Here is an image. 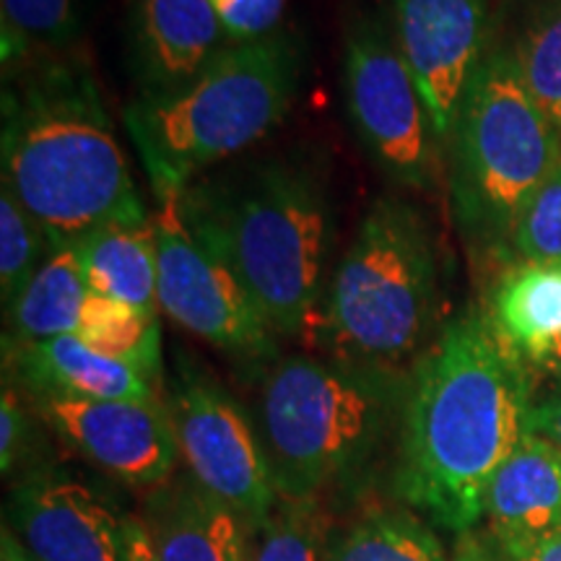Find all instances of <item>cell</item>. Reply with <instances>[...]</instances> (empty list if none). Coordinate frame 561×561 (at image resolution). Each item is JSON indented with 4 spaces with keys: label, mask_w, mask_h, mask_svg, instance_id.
<instances>
[{
    "label": "cell",
    "mask_w": 561,
    "mask_h": 561,
    "mask_svg": "<svg viewBox=\"0 0 561 561\" xmlns=\"http://www.w3.org/2000/svg\"><path fill=\"white\" fill-rule=\"evenodd\" d=\"M528 364L489 314L455 318L413 364L401 405L396 494L453 533L483 520L491 473L530 432Z\"/></svg>",
    "instance_id": "obj_1"
},
{
    "label": "cell",
    "mask_w": 561,
    "mask_h": 561,
    "mask_svg": "<svg viewBox=\"0 0 561 561\" xmlns=\"http://www.w3.org/2000/svg\"><path fill=\"white\" fill-rule=\"evenodd\" d=\"M0 153L3 187L37 219L53 250L76 248L110 224L151 219L96 79L68 55L5 76Z\"/></svg>",
    "instance_id": "obj_2"
},
{
    "label": "cell",
    "mask_w": 561,
    "mask_h": 561,
    "mask_svg": "<svg viewBox=\"0 0 561 561\" xmlns=\"http://www.w3.org/2000/svg\"><path fill=\"white\" fill-rule=\"evenodd\" d=\"M180 206L237 271L276 335L320 331L333 203L318 167L276 157L221 182H193Z\"/></svg>",
    "instance_id": "obj_3"
},
{
    "label": "cell",
    "mask_w": 561,
    "mask_h": 561,
    "mask_svg": "<svg viewBox=\"0 0 561 561\" xmlns=\"http://www.w3.org/2000/svg\"><path fill=\"white\" fill-rule=\"evenodd\" d=\"M299 76L297 42L271 34L224 47L174 94H138L125 107V128L157 198L180 195L203 170L250 149L284 123Z\"/></svg>",
    "instance_id": "obj_4"
},
{
    "label": "cell",
    "mask_w": 561,
    "mask_h": 561,
    "mask_svg": "<svg viewBox=\"0 0 561 561\" xmlns=\"http://www.w3.org/2000/svg\"><path fill=\"white\" fill-rule=\"evenodd\" d=\"M322 305L331 359L392 377L416 364L439 312L437 250L419 208L396 195L371 203Z\"/></svg>",
    "instance_id": "obj_5"
},
{
    "label": "cell",
    "mask_w": 561,
    "mask_h": 561,
    "mask_svg": "<svg viewBox=\"0 0 561 561\" xmlns=\"http://www.w3.org/2000/svg\"><path fill=\"white\" fill-rule=\"evenodd\" d=\"M409 377L335 359L286 356L265 371L257 434L284 500H318L371 460L403 405Z\"/></svg>",
    "instance_id": "obj_6"
},
{
    "label": "cell",
    "mask_w": 561,
    "mask_h": 561,
    "mask_svg": "<svg viewBox=\"0 0 561 561\" xmlns=\"http://www.w3.org/2000/svg\"><path fill=\"white\" fill-rule=\"evenodd\" d=\"M447 146L450 203L462 240L510 257L525 206L561 161V133L530 96L512 45L489 47Z\"/></svg>",
    "instance_id": "obj_7"
},
{
    "label": "cell",
    "mask_w": 561,
    "mask_h": 561,
    "mask_svg": "<svg viewBox=\"0 0 561 561\" xmlns=\"http://www.w3.org/2000/svg\"><path fill=\"white\" fill-rule=\"evenodd\" d=\"M343 94L351 125L371 161L405 191H437L445 140L434 128L396 34L382 21L364 16L348 26Z\"/></svg>",
    "instance_id": "obj_8"
},
{
    "label": "cell",
    "mask_w": 561,
    "mask_h": 561,
    "mask_svg": "<svg viewBox=\"0 0 561 561\" xmlns=\"http://www.w3.org/2000/svg\"><path fill=\"white\" fill-rule=\"evenodd\" d=\"M151 224L157 240L159 310L227 354L273 359L276 331L227 257L187 224L180 195L159 198Z\"/></svg>",
    "instance_id": "obj_9"
},
{
    "label": "cell",
    "mask_w": 561,
    "mask_h": 561,
    "mask_svg": "<svg viewBox=\"0 0 561 561\" xmlns=\"http://www.w3.org/2000/svg\"><path fill=\"white\" fill-rule=\"evenodd\" d=\"M164 405L191 479L255 528L278 502L257 426L219 382L198 369H182L174 377Z\"/></svg>",
    "instance_id": "obj_10"
},
{
    "label": "cell",
    "mask_w": 561,
    "mask_h": 561,
    "mask_svg": "<svg viewBox=\"0 0 561 561\" xmlns=\"http://www.w3.org/2000/svg\"><path fill=\"white\" fill-rule=\"evenodd\" d=\"M37 411L68 447L128 486H161L180 458L170 411L159 401L37 396Z\"/></svg>",
    "instance_id": "obj_11"
},
{
    "label": "cell",
    "mask_w": 561,
    "mask_h": 561,
    "mask_svg": "<svg viewBox=\"0 0 561 561\" xmlns=\"http://www.w3.org/2000/svg\"><path fill=\"white\" fill-rule=\"evenodd\" d=\"M392 34L447 144L489 53V0H392Z\"/></svg>",
    "instance_id": "obj_12"
},
{
    "label": "cell",
    "mask_w": 561,
    "mask_h": 561,
    "mask_svg": "<svg viewBox=\"0 0 561 561\" xmlns=\"http://www.w3.org/2000/svg\"><path fill=\"white\" fill-rule=\"evenodd\" d=\"M9 517L32 561H130L125 520L62 473L26 476L13 489Z\"/></svg>",
    "instance_id": "obj_13"
},
{
    "label": "cell",
    "mask_w": 561,
    "mask_h": 561,
    "mask_svg": "<svg viewBox=\"0 0 561 561\" xmlns=\"http://www.w3.org/2000/svg\"><path fill=\"white\" fill-rule=\"evenodd\" d=\"M227 37L210 0H136L133 60L144 96L185 89L219 55Z\"/></svg>",
    "instance_id": "obj_14"
},
{
    "label": "cell",
    "mask_w": 561,
    "mask_h": 561,
    "mask_svg": "<svg viewBox=\"0 0 561 561\" xmlns=\"http://www.w3.org/2000/svg\"><path fill=\"white\" fill-rule=\"evenodd\" d=\"M5 343V367L34 396L91 401H157L153 382L130 364L91 348L79 335L37 343Z\"/></svg>",
    "instance_id": "obj_15"
},
{
    "label": "cell",
    "mask_w": 561,
    "mask_h": 561,
    "mask_svg": "<svg viewBox=\"0 0 561 561\" xmlns=\"http://www.w3.org/2000/svg\"><path fill=\"white\" fill-rule=\"evenodd\" d=\"M140 523L159 561H250V523L193 479L157 486Z\"/></svg>",
    "instance_id": "obj_16"
},
{
    "label": "cell",
    "mask_w": 561,
    "mask_h": 561,
    "mask_svg": "<svg viewBox=\"0 0 561 561\" xmlns=\"http://www.w3.org/2000/svg\"><path fill=\"white\" fill-rule=\"evenodd\" d=\"M486 530L546 533L561 528V450L528 432L483 491Z\"/></svg>",
    "instance_id": "obj_17"
},
{
    "label": "cell",
    "mask_w": 561,
    "mask_h": 561,
    "mask_svg": "<svg viewBox=\"0 0 561 561\" xmlns=\"http://www.w3.org/2000/svg\"><path fill=\"white\" fill-rule=\"evenodd\" d=\"M489 322L512 354L543 369L561 351V265L512 263L491 291Z\"/></svg>",
    "instance_id": "obj_18"
},
{
    "label": "cell",
    "mask_w": 561,
    "mask_h": 561,
    "mask_svg": "<svg viewBox=\"0 0 561 561\" xmlns=\"http://www.w3.org/2000/svg\"><path fill=\"white\" fill-rule=\"evenodd\" d=\"M89 291L125 301L140 310H159V265L153 224H110L76 244Z\"/></svg>",
    "instance_id": "obj_19"
},
{
    "label": "cell",
    "mask_w": 561,
    "mask_h": 561,
    "mask_svg": "<svg viewBox=\"0 0 561 561\" xmlns=\"http://www.w3.org/2000/svg\"><path fill=\"white\" fill-rule=\"evenodd\" d=\"M89 286L76 248H55L26 289L5 307V341L37 343L76 335Z\"/></svg>",
    "instance_id": "obj_20"
},
{
    "label": "cell",
    "mask_w": 561,
    "mask_h": 561,
    "mask_svg": "<svg viewBox=\"0 0 561 561\" xmlns=\"http://www.w3.org/2000/svg\"><path fill=\"white\" fill-rule=\"evenodd\" d=\"M325 561H450V553L419 512L385 507L328 538Z\"/></svg>",
    "instance_id": "obj_21"
},
{
    "label": "cell",
    "mask_w": 561,
    "mask_h": 561,
    "mask_svg": "<svg viewBox=\"0 0 561 561\" xmlns=\"http://www.w3.org/2000/svg\"><path fill=\"white\" fill-rule=\"evenodd\" d=\"M79 37V0H0L3 76L66 55Z\"/></svg>",
    "instance_id": "obj_22"
},
{
    "label": "cell",
    "mask_w": 561,
    "mask_h": 561,
    "mask_svg": "<svg viewBox=\"0 0 561 561\" xmlns=\"http://www.w3.org/2000/svg\"><path fill=\"white\" fill-rule=\"evenodd\" d=\"M76 335L91 348L130 364L146 380L161 375L159 314L89 291Z\"/></svg>",
    "instance_id": "obj_23"
},
{
    "label": "cell",
    "mask_w": 561,
    "mask_h": 561,
    "mask_svg": "<svg viewBox=\"0 0 561 561\" xmlns=\"http://www.w3.org/2000/svg\"><path fill=\"white\" fill-rule=\"evenodd\" d=\"M512 53L530 96L561 133V0H541L533 9Z\"/></svg>",
    "instance_id": "obj_24"
},
{
    "label": "cell",
    "mask_w": 561,
    "mask_h": 561,
    "mask_svg": "<svg viewBox=\"0 0 561 561\" xmlns=\"http://www.w3.org/2000/svg\"><path fill=\"white\" fill-rule=\"evenodd\" d=\"M250 561H325V525L318 500H284L252 528Z\"/></svg>",
    "instance_id": "obj_25"
},
{
    "label": "cell",
    "mask_w": 561,
    "mask_h": 561,
    "mask_svg": "<svg viewBox=\"0 0 561 561\" xmlns=\"http://www.w3.org/2000/svg\"><path fill=\"white\" fill-rule=\"evenodd\" d=\"M50 240L37 219L0 185V299L9 307L26 289L50 252ZM53 250V248H50Z\"/></svg>",
    "instance_id": "obj_26"
},
{
    "label": "cell",
    "mask_w": 561,
    "mask_h": 561,
    "mask_svg": "<svg viewBox=\"0 0 561 561\" xmlns=\"http://www.w3.org/2000/svg\"><path fill=\"white\" fill-rule=\"evenodd\" d=\"M510 257L515 263L561 265V161L525 206Z\"/></svg>",
    "instance_id": "obj_27"
},
{
    "label": "cell",
    "mask_w": 561,
    "mask_h": 561,
    "mask_svg": "<svg viewBox=\"0 0 561 561\" xmlns=\"http://www.w3.org/2000/svg\"><path fill=\"white\" fill-rule=\"evenodd\" d=\"M231 42H252L276 34L286 0H210Z\"/></svg>",
    "instance_id": "obj_28"
},
{
    "label": "cell",
    "mask_w": 561,
    "mask_h": 561,
    "mask_svg": "<svg viewBox=\"0 0 561 561\" xmlns=\"http://www.w3.org/2000/svg\"><path fill=\"white\" fill-rule=\"evenodd\" d=\"M32 439V421L26 405L21 403L19 390L3 385V401H0V468L9 476L19 466Z\"/></svg>",
    "instance_id": "obj_29"
},
{
    "label": "cell",
    "mask_w": 561,
    "mask_h": 561,
    "mask_svg": "<svg viewBox=\"0 0 561 561\" xmlns=\"http://www.w3.org/2000/svg\"><path fill=\"white\" fill-rule=\"evenodd\" d=\"M483 533L500 561H561V528L546 533Z\"/></svg>",
    "instance_id": "obj_30"
},
{
    "label": "cell",
    "mask_w": 561,
    "mask_h": 561,
    "mask_svg": "<svg viewBox=\"0 0 561 561\" xmlns=\"http://www.w3.org/2000/svg\"><path fill=\"white\" fill-rule=\"evenodd\" d=\"M530 432L561 450V388L533 398Z\"/></svg>",
    "instance_id": "obj_31"
},
{
    "label": "cell",
    "mask_w": 561,
    "mask_h": 561,
    "mask_svg": "<svg viewBox=\"0 0 561 561\" xmlns=\"http://www.w3.org/2000/svg\"><path fill=\"white\" fill-rule=\"evenodd\" d=\"M450 561H500V557L491 549L486 533H479L473 528L458 533L450 551Z\"/></svg>",
    "instance_id": "obj_32"
},
{
    "label": "cell",
    "mask_w": 561,
    "mask_h": 561,
    "mask_svg": "<svg viewBox=\"0 0 561 561\" xmlns=\"http://www.w3.org/2000/svg\"><path fill=\"white\" fill-rule=\"evenodd\" d=\"M125 530H128V551L130 561H159L157 551H153L151 536L146 525L140 520H125Z\"/></svg>",
    "instance_id": "obj_33"
},
{
    "label": "cell",
    "mask_w": 561,
    "mask_h": 561,
    "mask_svg": "<svg viewBox=\"0 0 561 561\" xmlns=\"http://www.w3.org/2000/svg\"><path fill=\"white\" fill-rule=\"evenodd\" d=\"M543 369H549V371H553V375H557L559 377V380H561V351H559V354L557 356H553V359L549 362V364H546V367Z\"/></svg>",
    "instance_id": "obj_34"
}]
</instances>
